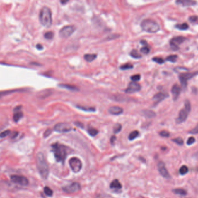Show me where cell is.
<instances>
[{"label":"cell","instance_id":"6da1fadb","mask_svg":"<svg viewBox=\"0 0 198 198\" xmlns=\"http://www.w3.org/2000/svg\"><path fill=\"white\" fill-rule=\"evenodd\" d=\"M36 163L38 171L41 177L43 179H47L49 176L50 170L44 155L42 152H38L37 154Z\"/></svg>","mask_w":198,"mask_h":198},{"label":"cell","instance_id":"7a4b0ae2","mask_svg":"<svg viewBox=\"0 0 198 198\" xmlns=\"http://www.w3.org/2000/svg\"><path fill=\"white\" fill-rule=\"evenodd\" d=\"M52 148L56 161L64 163L67 155V147L59 143H55L52 145Z\"/></svg>","mask_w":198,"mask_h":198},{"label":"cell","instance_id":"3957f363","mask_svg":"<svg viewBox=\"0 0 198 198\" xmlns=\"http://www.w3.org/2000/svg\"><path fill=\"white\" fill-rule=\"evenodd\" d=\"M39 19L41 25L45 27H50L52 24V12L47 6L43 7L39 15Z\"/></svg>","mask_w":198,"mask_h":198},{"label":"cell","instance_id":"277c9868","mask_svg":"<svg viewBox=\"0 0 198 198\" xmlns=\"http://www.w3.org/2000/svg\"><path fill=\"white\" fill-rule=\"evenodd\" d=\"M141 27L144 31L150 33H156L160 29L159 24L155 21L150 19L143 21L141 24Z\"/></svg>","mask_w":198,"mask_h":198},{"label":"cell","instance_id":"5b68a950","mask_svg":"<svg viewBox=\"0 0 198 198\" xmlns=\"http://www.w3.org/2000/svg\"><path fill=\"white\" fill-rule=\"evenodd\" d=\"M191 109V103L188 100H186L184 103V107L180 111L178 116L176 119V123L180 124L183 123L187 119Z\"/></svg>","mask_w":198,"mask_h":198},{"label":"cell","instance_id":"8992f818","mask_svg":"<svg viewBox=\"0 0 198 198\" xmlns=\"http://www.w3.org/2000/svg\"><path fill=\"white\" fill-rule=\"evenodd\" d=\"M69 165L72 171L75 173L79 172L82 167L81 160L76 157H73L70 159Z\"/></svg>","mask_w":198,"mask_h":198},{"label":"cell","instance_id":"52a82bcc","mask_svg":"<svg viewBox=\"0 0 198 198\" xmlns=\"http://www.w3.org/2000/svg\"><path fill=\"white\" fill-rule=\"evenodd\" d=\"M75 28L74 26L68 25L63 27L59 31V35L62 38H68L74 32Z\"/></svg>","mask_w":198,"mask_h":198},{"label":"cell","instance_id":"ba28073f","mask_svg":"<svg viewBox=\"0 0 198 198\" xmlns=\"http://www.w3.org/2000/svg\"><path fill=\"white\" fill-rule=\"evenodd\" d=\"M72 130L71 126L66 123H59L56 124L54 127V130L60 133H66Z\"/></svg>","mask_w":198,"mask_h":198},{"label":"cell","instance_id":"9c48e42d","mask_svg":"<svg viewBox=\"0 0 198 198\" xmlns=\"http://www.w3.org/2000/svg\"><path fill=\"white\" fill-rule=\"evenodd\" d=\"M62 189L67 194H73L78 192L81 189V185L78 182H73L69 185L63 187Z\"/></svg>","mask_w":198,"mask_h":198},{"label":"cell","instance_id":"30bf717a","mask_svg":"<svg viewBox=\"0 0 198 198\" xmlns=\"http://www.w3.org/2000/svg\"><path fill=\"white\" fill-rule=\"evenodd\" d=\"M11 181L17 184L26 186L28 184V179L23 175H13L11 177Z\"/></svg>","mask_w":198,"mask_h":198},{"label":"cell","instance_id":"8fae6325","mask_svg":"<svg viewBox=\"0 0 198 198\" xmlns=\"http://www.w3.org/2000/svg\"><path fill=\"white\" fill-rule=\"evenodd\" d=\"M198 74V72L195 73H182L179 75V80L181 82V85L183 88H185L187 85V81L192 78L194 76Z\"/></svg>","mask_w":198,"mask_h":198},{"label":"cell","instance_id":"7c38bea8","mask_svg":"<svg viewBox=\"0 0 198 198\" xmlns=\"http://www.w3.org/2000/svg\"><path fill=\"white\" fill-rule=\"evenodd\" d=\"M185 38L182 36H178L173 38L170 41V44L172 49L175 51L178 50V45L182 44L185 41Z\"/></svg>","mask_w":198,"mask_h":198},{"label":"cell","instance_id":"4fadbf2b","mask_svg":"<svg viewBox=\"0 0 198 198\" xmlns=\"http://www.w3.org/2000/svg\"><path fill=\"white\" fill-rule=\"evenodd\" d=\"M140 90L141 85L136 82L132 81L129 84L127 88L125 90V93L127 94H133L139 91Z\"/></svg>","mask_w":198,"mask_h":198},{"label":"cell","instance_id":"5bb4252c","mask_svg":"<svg viewBox=\"0 0 198 198\" xmlns=\"http://www.w3.org/2000/svg\"><path fill=\"white\" fill-rule=\"evenodd\" d=\"M157 167H158V169L159 173L163 177L166 179H169L170 178V174L169 173L168 170L166 169L165 167V165L163 162H159L157 165Z\"/></svg>","mask_w":198,"mask_h":198},{"label":"cell","instance_id":"9a60e30c","mask_svg":"<svg viewBox=\"0 0 198 198\" xmlns=\"http://www.w3.org/2000/svg\"><path fill=\"white\" fill-rule=\"evenodd\" d=\"M123 109L120 106H111L108 109V112L113 115H120L123 113Z\"/></svg>","mask_w":198,"mask_h":198},{"label":"cell","instance_id":"2e32d148","mask_svg":"<svg viewBox=\"0 0 198 198\" xmlns=\"http://www.w3.org/2000/svg\"><path fill=\"white\" fill-rule=\"evenodd\" d=\"M172 93L174 100H177L181 93L180 87L177 84H174L172 89Z\"/></svg>","mask_w":198,"mask_h":198},{"label":"cell","instance_id":"e0dca14e","mask_svg":"<svg viewBox=\"0 0 198 198\" xmlns=\"http://www.w3.org/2000/svg\"><path fill=\"white\" fill-rule=\"evenodd\" d=\"M168 97V95H167L165 93H159L158 94H156L153 97V100L156 103H159L161 101H162L163 100L165 99L166 97Z\"/></svg>","mask_w":198,"mask_h":198},{"label":"cell","instance_id":"ac0fdd59","mask_svg":"<svg viewBox=\"0 0 198 198\" xmlns=\"http://www.w3.org/2000/svg\"><path fill=\"white\" fill-rule=\"evenodd\" d=\"M178 4H181L182 6H192L197 4L196 1L191 0H178L176 1Z\"/></svg>","mask_w":198,"mask_h":198},{"label":"cell","instance_id":"d6986e66","mask_svg":"<svg viewBox=\"0 0 198 198\" xmlns=\"http://www.w3.org/2000/svg\"><path fill=\"white\" fill-rule=\"evenodd\" d=\"M75 107L80 110H82L87 112H94L96 111L95 108L93 107H89V106H83L81 105H75Z\"/></svg>","mask_w":198,"mask_h":198},{"label":"cell","instance_id":"ffe728a7","mask_svg":"<svg viewBox=\"0 0 198 198\" xmlns=\"http://www.w3.org/2000/svg\"><path fill=\"white\" fill-rule=\"evenodd\" d=\"M110 187L111 189H121L122 185L118 179H114L111 182Z\"/></svg>","mask_w":198,"mask_h":198},{"label":"cell","instance_id":"44dd1931","mask_svg":"<svg viewBox=\"0 0 198 198\" xmlns=\"http://www.w3.org/2000/svg\"><path fill=\"white\" fill-rule=\"evenodd\" d=\"M59 87L67 89V90H69L71 91H78V88L75 87L74 85H70V84H61L59 85Z\"/></svg>","mask_w":198,"mask_h":198},{"label":"cell","instance_id":"7402d4cb","mask_svg":"<svg viewBox=\"0 0 198 198\" xmlns=\"http://www.w3.org/2000/svg\"><path fill=\"white\" fill-rule=\"evenodd\" d=\"M96 58H97V55L96 54H85L84 55L85 60L88 62H92Z\"/></svg>","mask_w":198,"mask_h":198},{"label":"cell","instance_id":"603a6c76","mask_svg":"<svg viewBox=\"0 0 198 198\" xmlns=\"http://www.w3.org/2000/svg\"><path fill=\"white\" fill-rule=\"evenodd\" d=\"M143 115L148 118H153L156 116V114L154 112H153L152 110H144L143 112Z\"/></svg>","mask_w":198,"mask_h":198},{"label":"cell","instance_id":"cb8c5ba5","mask_svg":"<svg viewBox=\"0 0 198 198\" xmlns=\"http://www.w3.org/2000/svg\"><path fill=\"white\" fill-rule=\"evenodd\" d=\"M23 117V113L20 111H17L13 115V119L15 122H18Z\"/></svg>","mask_w":198,"mask_h":198},{"label":"cell","instance_id":"d4e9b609","mask_svg":"<svg viewBox=\"0 0 198 198\" xmlns=\"http://www.w3.org/2000/svg\"><path fill=\"white\" fill-rule=\"evenodd\" d=\"M139 135V132L137 130L133 131L132 132L130 133V134L129 135V140L130 141L134 140V139H136V138L138 137V136Z\"/></svg>","mask_w":198,"mask_h":198},{"label":"cell","instance_id":"484cf974","mask_svg":"<svg viewBox=\"0 0 198 198\" xmlns=\"http://www.w3.org/2000/svg\"><path fill=\"white\" fill-rule=\"evenodd\" d=\"M174 193L175 194H178L181 196H185L187 195V192L185 190L182 189V188H177L174 189L173 190Z\"/></svg>","mask_w":198,"mask_h":198},{"label":"cell","instance_id":"4316f807","mask_svg":"<svg viewBox=\"0 0 198 198\" xmlns=\"http://www.w3.org/2000/svg\"><path fill=\"white\" fill-rule=\"evenodd\" d=\"M130 56L132 57H133V58H135V59H139V58H141V55L139 53V52L137 51V50H132L130 52Z\"/></svg>","mask_w":198,"mask_h":198},{"label":"cell","instance_id":"83f0119b","mask_svg":"<svg viewBox=\"0 0 198 198\" xmlns=\"http://www.w3.org/2000/svg\"><path fill=\"white\" fill-rule=\"evenodd\" d=\"M88 134L92 136V137H95L96 135H98V134L99 133V131L98 130H96V128H89L88 130Z\"/></svg>","mask_w":198,"mask_h":198},{"label":"cell","instance_id":"f1b7e54d","mask_svg":"<svg viewBox=\"0 0 198 198\" xmlns=\"http://www.w3.org/2000/svg\"><path fill=\"white\" fill-rule=\"evenodd\" d=\"M175 27L181 30H185L189 28V26L187 23H183L181 24H177L175 26Z\"/></svg>","mask_w":198,"mask_h":198},{"label":"cell","instance_id":"f546056e","mask_svg":"<svg viewBox=\"0 0 198 198\" xmlns=\"http://www.w3.org/2000/svg\"><path fill=\"white\" fill-rule=\"evenodd\" d=\"M44 193L45 194L48 196V197H52L53 195V191L50 188V187H45L44 189Z\"/></svg>","mask_w":198,"mask_h":198},{"label":"cell","instance_id":"4dcf8cb0","mask_svg":"<svg viewBox=\"0 0 198 198\" xmlns=\"http://www.w3.org/2000/svg\"><path fill=\"white\" fill-rule=\"evenodd\" d=\"M178 56L176 55H169V56H168L166 58V61H169V62H175L176 60L177 59Z\"/></svg>","mask_w":198,"mask_h":198},{"label":"cell","instance_id":"1f68e13d","mask_svg":"<svg viewBox=\"0 0 198 198\" xmlns=\"http://www.w3.org/2000/svg\"><path fill=\"white\" fill-rule=\"evenodd\" d=\"M133 68V65L129 64V63H127V64H124L122 66H120V69L121 70H129V69H132Z\"/></svg>","mask_w":198,"mask_h":198},{"label":"cell","instance_id":"d6a6232c","mask_svg":"<svg viewBox=\"0 0 198 198\" xmlns=\"http://www.w3.org/2000/svg\"><path fill=\"white\" fill-rule=\"evenodd\" d=\"M179 172H180V173L181 174V175H184V174L187 173L188 172V167L186 166H185V165L182 166L180 169Z\"/></svg>","mask_w":198,"mask_h":198},{"label":"cell","instance_id":"836d02e7","mask_svg":"<svg viewBox=\"0 0 198 198\" xmlns=\"http://www.w3.org/2000/svg\"><path fill=\"white\" fill-rule=\"evenodd\" d=\"M121 129H122L121 124L117 123V124H115L114 127V133L117 134V133H118L121 131Z\"/></svg>","mask_w":198,"mask_h":198},{"label":"cell","instance_id":"e575fe53","mask_svg":"<svg viewBox=\"0 0 198 198\" xmlns=\"http://www.w3.org/2000/svg\"><path fill=\"white\" fill-rule=\"evenodd\" d=\"M53 37H54V33L53 32H52V31L47 32L44 34L45 38H46L47 40H51V39H52L53 38Z\"/></svg>","mask_w":198,"mask_h":198},{"label":"cell","instance_id":"d590c367","mask_svg":"<svg viewBox=\"0 0 198 198\" xmlns=\"http://www.w3.org/2000/svg\"><path fill=\"white\" fill-rule=\"evenodd\" d=\"M16 91H18V90H11V91H2V92H0V98L5 95H8V94H12L14 92H16Z\"/></svg>","mask_w":198,"mask_h":198},{"label":"cell","instance_id":"8d00e7d4","mask_svg":"<svg viewBox=\"0 0 198 198\" xmlns=\"http://www.w3.org/2000/svg\"><path fill=\"white\" fill-rule=\"evenodd\" d=\"M152 61L158 63V64H160V65L163 64L165 62V61L162 58H159V57H155V58H152Z\"/></svg>","mask_w":198,"mask_h":198},{"label":"cell","instance_id":"74e56055","mask_svg":"<svg viewBox=\"0 0 198 198\" xmlns=\"http://www.w3.org/2000/svg\"><path fill=\"white\" fill-rule=\"evenodd\" d=\"M173 141L174 142L176 143L177 144H178L179 145H182L184 144L183 140L181 138H180V137H178V138L173 139Z\"/></svg>","mask_w":198,"mask_h":198},{"label":"cell","instance_id":"f35d334b","mask_svg":"<svg viewBox=\"0 0 198 198\" xmlns=\"http://www.w3.org/2000/svg\"><path fill=\"white\" fill-rule=\"evenodd\" d=\"M140 78H141V75L140 74H135V75H132L130 78L131 80L134 81V82H136V81H138L140 80Z\"/></svg>","mask_w":198,"mask_h":198},{"label":"cell","instance_id":"ab89813d","mask_svg":"<svg viewBox=\"0 0 198 198\" xmlns=\"http://www.w3.org/2000/svg\"><path fill=\"white\" fill-rule=\"evenodd\" d=\"M10 132H11L10 130H5V131L1 132L0 133V138H5V137H7L10 134Z\"/></svg>","mask_w":198,"mask_h":198},{"label":"cell","instance_id":"60d3db41","mask_svg":"<svg viewBox=\"0 0 198 198\" xmlns=\"http://www.w3.org/2000/svg\"><path fill=\"white\" fill-rule=\"evenodd\" d=\"M140 51H141L142 53H144V54H148L149 52V51H150V49H149V48L148 47H147V46H144V47H142V48H141Z\"/></svg>","mask_w":198,"mask_h":198},{"label":"cell","instance_id":"b9f144b4","mask_svg":"<svg viewBox=\"0 0 198 198\" xmlns=\"http://www.w3.org/2000/svg\"><path fill=\"white\" fill-rule=\"evenodd\" d=\"M195 142V138L193 137H190V138L188 139V140H187V145H190L193 144Z\"/></svg>","mask_w":198,"mask_h":198},{"label":"cell","instance_id":"7bdbcfd3","mask_svg":"<svg viewBox=\"0 0 198 198\" xmlns=\"http://www.w3.org/2000/svg\"><path fill=\"white\" fill-rule=\"evenodd\" d=\"M160 135L163 137H169L170 136V134L169 132L166 131H162L159 133Z\"/></svg>","mask_w":198,"mask_h":198},{"label":"cell","instance_id":"ee69618b","mask_svg":"<svg viewBox=\"0 0 198 198\" xmlns=\"http://www.w3.org/2000/svg\"><path fill=\"white\" fill-rule=\"evenodd\" d=\"M189 132L190 134H198V124L196 125V127L195 128H194L190 131H189Z\"/></svg>","mask_w":198,"mask_h":198},{"label":"cell","instance_id":"f6af8a7d","mask_svg":"<svg viewBox=\"0 0 198 198\" xmlns=\"http://www.w3.org/2000/svg\"><path fill=\"white\" fill-rule=\"evenodd\" d=\"M198 19V17L196 15H193V16H191L189 18V21L191 22H195L197 21Z\"/></svg>","mask_w":198,"mask_h":198},{"label":"cell","instance_id":"bcb514c9","mask_svg":"<svg viewBox=\"0 0 198 198\" xmlns=\"http://www.w3.org/2000/svg\"><path fill=\"white\" fill-rule=\"evenodd\" d=\"M52 132V130L51 129H50V128L47 129V130L45 131V133H44V137H45V138H47V137H49L50 135L51 134Z\"/></svg>","mask_w":198,"mask_h":198},{"label":"cell","instance_id":"7dc6e473","mask_svg":"<svg viewBox=\"0 0 198 198\" xmlns=\"http://www.w3.org/2000/svg\"><path fill=\"white\" fill-rule=\"evenodd\" d=\"M75 124L76 126H78V127H81V128H82L83 127V124L81 123H80V122H75Z\"/></svg>","mask_w":198,"mask_h":198},{"label":"cell","instance_id":"c3c4849f","mask_svg":"<svg viewBox=\"0 0 198 198\" xmlns=\"http://www.w3.org/2000/svg\"><path fill=\"white\" fill-rule=\"evenodd\" d=\"M36 47H37V48L38 50H41L43 49V47H42V45H41V44H37V45L36 46Z\"/></svg>","mask_w":198,"mask_h":198},{"label":"cell","instance_id":"681fc988","mask_svg":"<svg viewBox=\"0 0 198 198\" xmlns=\"http://www.w3.org/2000/svg\"><path fill=\"white\" fill-rule=\"evenodd\" d=\"M140 43L142 44L143 45H147V41H145V40H141V41H140Z\"/></svg>","mask_w":198,"mask_h":198},{"label":"cell","instance_id":"f907efd6","mask_svg":"<svg viewBox=\"0 0 198 198\" xmlns=\"http://www.w3.org/2000/svg\"><path fill=\"white\" fill-rule=\"evenodd\" d=\"M68 1H61V3L62 4H66V3H67Z\"/></svg>","mask_w":198,"mask_h":198}]
</instances>
